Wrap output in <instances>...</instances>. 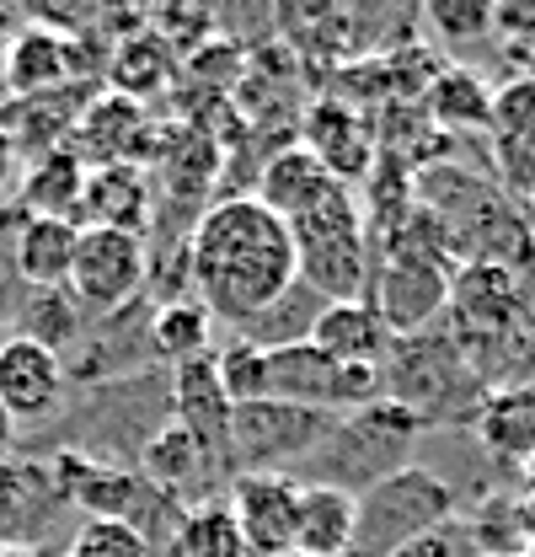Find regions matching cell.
<instances>
[{
	"instance_id": "1",
	"label": "cell",
	"mask_w": 535,
	"mask_h": 557,
	"mask_svg": "<svg viewBox=\"0 0 535 557\" xmlns=\"http://www.w3.org/2000/svg\"><path fill=\"white\" fill-rule=\"evenodd\" d=\"M295 278L289 225L263 199L231 194L203 205L188 231V295L214 317V327H247Z\"/></svg>"
},
{
	"instance_id": "8",
	"label": "cell",
	"mask_w": 535,
	"mask_h": 557,
	"mask_svg": "<svg viewBox=\"0 0 535 557\" xmlns=\"http://www.w3.org/2000/svg\"><path fill=\"white\" fill-rule=\"evenodd\" d=\"M333 413H311L295 403H241L231 413V472L236 478H289L333 429Z\"/></svg>"
},
{
	"instance_id": "37",
	"label": "cell",
	"mask_w": 535,
	"mask_h": 557,
	"mask_svg": "<svg viewBox=\"0 0 535 557\" xmlns=\"http://www.w3.org/2000/svg\"><path fill=\"white\" fill-rule=\"evenodd\" d=\"M520 129H535V75H525V70H514V75H503V86H493V129H487V139L520 135Z\"/></svg>"
},
{
	"instance_id": "7",
	"label": "cell",
	"mask_w": 535,
	"mask_h": 557,
	"mask_svg": "<svg viewBox=\"0 0 535 557\" xmlns=\"http://www.w3.org/2000/svg\"><path fill=\"white\" fill-rule=\"evenodd\" d=\"M461 263H450L445 252H428L418 242H381L375 247V269H370V289L364 300L381 311V322L412 338V333H428L445 322V306H450V278Z\"/></svg>"
},
{
	"instance_id": "21",
	"label": "cell",
	"mask_w": 535,
	"mask_h": 557,
	"mask_svg": "<svg viewBox=\"0 0 535 557\" xmlns=\"http://www.w3.org/2000/svg\"><path fill=\"white\" fill-rule=\"evenodd\" d=\"M75 81L70 65V38L22 16L11 27V44H5V91L11 97H43V91H60Z\"/></svg>"
},
{
	"instance_id": "20",
	"label": "cell",
	"mask_w": 535,
	"mask_h": 557,
	"mask_svg": "<svg viewBox=\"0 0 535 557\" xmlns=\"http://www.w3.org/2000/svg\"><path fill=\"white\" fill-rule=\"evenodd\" d=\"M75 225L145 236V231L155 225V183H150V166H129V161H124V166H97V172H86Z\"/></svg>"
},
{
	"instance_id": "11",
	"label": "cell",
	"mask_w": 535,
	"mask_h": 557,
	"mask_svg": "<svg viewBox=\"0 0 535 557\" xmlns=\"http://www.w3.org/2000/svg\"><path fill=\"white\" fill-rule=\"evenodd\" d=\"M145 274H150V242L145 236L80 225V247H75L65 289L86 311V322H97V317H113L129 300H139L145 295Z\"/></svg>"
},
{
	"instance_id": "33",
	"label": "cell",
	"mask_w": 535,
	"mask_h": 557,
	"mask_svg": "<svg viewBox=\"0 0 535 557\" xmlns=\"http://www.w3.org/2000/svg\"><path fill=\"white\" fill-rule=\"evenodd\" d=\"M214 375H220V386L236 408L268 397V354L252 348L247 338H236V333H225V344H214Z\"/></svg>"
},
{
	"instance_id": "23",
	"label": "cell",
	"mask_w": 535,
	"mask_h": 557,
	"mask_svg": "<svg viewBox=\"0 0 535 557\" xmlns=\"http://www.w3.org/2000/svg\"><path fill=\"white\" fill-rule=\"evenodd\" d=\"M423 119L445 139L456 135H487L493 129V86L482 81V70L471 65H439L434 81L423 86Z\"/></svg>"
},
{
	"instance_id": "13",
	"label": "cell",
	"mask_w": 535,
	"mask_h": 557,
	"mask_svg": "<svg viewBox=\"0 0 535 557\" xmlns=\"http://www.w3.org/2000/svg\"><path fill=\"white\" fill-rule=\"evenodd\" d=\"M70 150L80 156L86 172H97V166H124V161H129V166H145L150 150H161V135H155L145 102H134L124 91L102 86V91L80 108V124H75V135H70Z\"/></svg>"
},
{
	"instance_id": "35",
	"label": "cell",
	"mask_w": 535,
	"mask_h": 557,
	"mask_svg": "<svg viewBox=\"0 0 535 557\" xmlns=\"http://www.w3.org/2000/svg\"><path fill=\"white\" fill-rule=\"evenodd\" d=\"M487 172L493 183L514 199V205H535V129H520V135H498L487 145Z\"/></svg>"
},
{
	"instance_id": "31",
	"label": "cell",
	"mask_w": 535,
	"mask_h": 557,
	"mask_svg": "<svg viewBox=\"0 0 535 557\" xmlns=\"http://www.w3.org/2000/svg\"><path fill=\"white\" fill-rule=\"evenodd\" d=\"M209 338H214V317L194 295L172 300V306H155V317H150V354H155L161 370H177V364H188L199 354H214Z\"/></svg>"
},
{
	"instance_id": "15",
	"label": "cell",
	"mask_w": 535,
	"mask_h": 557,
	"mask_svg": "<svg viewBox=\"0 0 535 557\" xmlns=\"http://www.w3.org/2000/svg\"><path fill=\"white\" fill-rule=\"evenodd\" d=\"M134 472L155 487V493H166L177 509L214 504V498H225V487L236 483L199 440H194L188 429H177V423H166V429L139 450V467H134Z\"/></svg>"
},
{
	"instance_id": "17",
	"label": "cell",
	"mask_w": 535,
	"mask_h": 557,
	"mask_svg": "<svg viewBox=\"0 0 535 557\" xmlns=\"http://www.w3.org/2000/svg\"><path fill=\"white\" fill-rule=\"evenodd\" d=\"M295 498H300V487L289 478H236L225 487V509L241 531L247 557L295 553Z\"/></svg>"
},
{
	"instance_id": "34",
	"label": "cell",
	"mask_w": 535,
	"mask_h": 557,
	"mask_svg": "<svg viewBox=\"0 0 535 557\" xmlns=\"http://www.w3.org/2000/svg\"><path fill=\"white\" fill-rule=\"evenodd\" d=\"M161 75H166V44L150 38V33H139V38H129V44H119L113 60H108V86L124 91V97H134V102H139L145 91H155Z\"/></svg>"
},
{
	"instance_id": "14",
	"label": "cell",
	"mask_w": 535,
	"mask_h": 557,
	"mask_svg": "<svg viewBox=\"0 0 535 557\" xmlns=\"http://www.w3.org/2000/svg\"><path fill=\"white\" fill-rule=\"evenodd\" d=\"M70 381L60 354H49L33 338L5 333L0 338V408L16 418V429H49L65 413Z\"/></svg>"
},
{
	"instance_id": "28",
	"label": "cell",
	"mask_w": 535,
	"mask_h": 557,
	"mask_svg": "<svg viewBox=\"0 0 535 557\" xmlns=\"http://www.w3.org/2000/svg\"><path fill=\"white\" fill-rule=\"evenodd\" d=\"M353 547V498L337 487H300L295 498V553L348 557Z\"/></svg>"
},
{
	"instance_id": "42",
	"label": "cell",
	"mask_w": 535,
	"mask_h": 557,
	"mask_svg": "<svg viewBox=\"0 0 535 557\" xmlns=\"http://www.w3.org/2000/svg\"><path fill=\"white\" fill-rule=\"evenodd\" d=\"M16 445H22V429H16V418L0 408V461H5V456H16Z\"/></svg>"
},
{
	"instance_id": "32",
	"label": "cell",
	"mask_w": 535,
	"mask_h": 557,
	"mask_svg": "<svg viewBox=\"0 0 535 557\" xmlns=\"http://www.w3.org/2000/svg\"><path fill=\"white\" fill-rule=\"evenodd\" d=\"M172 557H247L241 531H236V520H231L225 498L199 504V509H188V515H183L177 542H172Z\"/></svg>"
},
{
	"instance_id": "12",
	"label": "cell",
	"mask_w": 535,
	"mask_h": 557,
	"mask_svg": "<svg viewBox=\"0 0 535 557\" xmlns=\"http://www.w3.org/2000/svg\"><path fill=\"white\" fill-rule=\"evenodd\" d=\"M150 317H155V306L139 295L124 311L86 322V333L60 359L70 392H86V386H102V381H124V375H139V370H161L155 354H150Z\"/></svg>"
},
{
	"instance_id": "41",
	"label": "cell",
	"mask_w": 535,
	"mask_h": 557,
	"mask_svg": "<svg viewBox=\"0 0 535 557\" xmlns=\"http://www.w3.org/2000/svg\"><path fill=\"white\" fill-rule=\"evenodd\" d=\"M22 22V11H0V108L11 102V91H5V44H11V27Z\"/></svg>"
},
{
	"instance_id": "38",
	"label": "cell",
	"mask_w": 535,
	"mask_h": 557,
	"mask_svg": "<svg viewBox=\"0 0 535 557\" xmlns=\"http://www.w3.org/2000/svg\"><path fill=\"white\" fill-rule=\"evenodd\" d=\"M423 22L445 38V44H482V33L493 27V5H482V0H434L428 11H423Z\"/></svg>"
},
{
	"instance_id": "22",
	"label": "cell",
	"mask_w": 535,
	"mask_h": 557,
	"mask_svg": "<svg viewBox=\"0 0 535 557\" xmlns=\"http://www.w3.org/2000/svg\"><path fill=\"white\" fill-rule=\"evenodd\" d=\"M311 344L322 348V354H333L337 364L381 370L391 344H397V333L381 322V311L370 300H327V311L311 327Z\"/></svg>"
},
{
	"instance_id": "9",
	"label": "cell",
	"mask_w": 535,
	"mask_h": 557,
	"mask_svg": "<svg viewBox=\"0 0 535 557\" xmlns=\"http://www.w3.org/2000/svg\"><path fill=\"white\" fill-rule=\"evenodd\" d=\"M75 525L80 515L70 509L43 456L16 450L0 461V547H27L49 557V547H70Z\"/></svg>"
},
{
	"instance_id": "4",
	"label": "cell",
	"mask_w": 535,
	"mask_h": 557,
	"mask_svg": "<svg viewBox=\"0 0 535 557\" xmlns=\"http://www.w3.org/2000/svg\"><path fill=\"white\" fill-rule=\"evenodd\" d=\"M381 397L418 413L428 434L434 429H471L482 403H487L482 381L471 375L466 354L450 338L445 322L391 344L386 364H381Z\"/></svg>"
},
{
	"instance_id": "5",
	"label": "cell",
	"mask_w": 535,
	"mask_h": 557,
	"mask_svg": "<svg viewBox=\"0 0 535 557\" xmlns=\"http://www.w3.org/2000/svg\"><path fill=\"white\" fill-rule=\"evenodd\" d=\"M284 225H289V242H295L300 284H311L322 300H364L375 247H370L364 209L353 199V188L333 183L306 214H295Z\"/></svg>"
},
{
	"instance_id": "25",
	"label": "cell",
	"mask_w": 535,
	"mask_h": 557,
	"mask_svg": "<svg viewBox=\"0 0 535 557\" xmlns=\"http://www.w3.org/2000/svg\"><path fill=\"white\" fill-rule=\"evenodd\" d=\"M337 177L306 150V145H284V150H273L263 161V172H258V194L252 199H263L278 220H295V214H306V209L316 205L327 188H333Z\"/></svg>"
},
{
	"instance_id": "29",
	"label": "cell",
	"mask_w": 535,
	"mask_h": 557,
	"mask_svg": "<svg viewBox=\"0 0 535 557\" xmlns=\"http://www.w3.org/2000/svg\"><path fill=\"white\" fill-rule=\"evenodd\" d=\"M327 311V300L311 289V284H289L273 306H263L247 327H236V338H247L252 348H263V354H278V348H295V344H311V327H316V317Z\"/></svg>"
},
{
	"instance_id": "24",
	"label": "cell",
	"mask_w": 535,
	"mask_h": 557,
	"mask_svg": "<svg viewBox=\"0 0 535 557\" xmlns=\"http://www.w3.org/2000/svg\"><path fill=\"white\" fill-rule=\"evenodd\" d=\"M80 247V225L75 220H43V214H16L11 231V269L27 289H60L70 278Z\"/></svg>"
},
{
	"instance_id": "40",
	"label": "cell",
	"mask_w": 535,
	"mask_h": 557,
	"mask_svg": "<svg viewBox=\"0 0 535 557\" xmlns=\"http://www.w3.org/2000/svg\"><path fill=\"white\" fill-rule=\"evenodd\" d=\"M16 183H22V156H16L11 135L0 129V214L16 205Z\"/></svg>"
},
{
	"instance_id": "6",
	"label": "cell",
	"mask_w": 535,
	"mask_h": 557,
	"mask_svg": "<svg viewBox=\"0 0 535 557\" xmlns=\"http://www.w3.org/2000/svg\"><path fill=\"white\" fill-rule=\"evenodd\" d=\"M461 509V487L445 472H434L428 461H412L391 472L386 483L353 498V547L348 557H391L407 542L450 525Z\"/></svg>"
},
{
	"instance_id": "10",
	"label": "cell",
	"mask_w": 535,
	"mask_h": 557,
	"mask_svg": "<svg viewBox=\"0 0 535 557\" xmlns=\"http://www.w3.org/2000/svg\"><path fill=\"white\" fill-rule=\"evenodd\" d=\"M268 397L343 418L381 403V370H353V364H337L316 344H295L268 354Z\"/></svg>"
},
{
	"instance_id": "16",
	"label": "cell",
	"mask_w": 535,
	"mask_h": 557,
	"mask_svg": "<svg viewBox=\"0 0 535 557\" xmlns=\"http://www.w3.org/2000/svg\"><path fill=\"white\" fill-rule=\"evenodd\" d=\"M102 86L91 81H70L60 91H43V97H11L0 108V129L11 135L22 166L38 161V156H54V150H70V135L80 124V108L97 97Z\"/></svg>"
},
{
	"instance_id": "2",
	"label": "cell",
	"mask_w": 535,
	"mask_h": 557,
	"mask_svg": "<svg viewBox=\"0 0 535 557\" xmlns=\"http://www.w3.org/2000/svg\"><path fill=\"white\" fill-rule=\"evenodd\" d=\"M172 423V370H139L70 392L65 413L43 429V456L75 450L108 467H139V450Z\"/></svg>"
},
{
	"instance_id": "27",
	"label": "cell",
	"mask_w": 535,
	"mask_h": 557,
	"mask_svg": "<svg viewBox=\"0 0 535 557\" xmlns=\"http://www.w3.org/2000/svg\"><path fill=\"white\" fill-rule=\"evenodd\" d=\"M471 434L482 440V450L493 461H535V392L514 386V392H487L482 413L471 423Z\"/></svg>"
},
{
	"instance_id": "18",
	"label": "cell",
	"mask_w": 535,
	"mask_h": 557,
	"mask_svg": "<svg viewBox=\"0 0 535 557\" xmlns=\"http://www.w3.org/2000/svg\"><path fill=\"white\" fill-rule=\"evenodd\" d=\"M231 413H236V403L225 397V386L214 375V354H199L172 370V423L188 429L225 472H231Z\"/></svg>"
},
{
	"instance_id": "30",
	"label": "cell",
	"mask_w": 535,
	"mask_h": 557,
	"mask_svg": "<svg viewBox=\"0 0 535 557\" xmlns=\"http://www.w3.org/2000/svg\"><path fill=\"white\" fill-rule=\"evenodd\" d=\"M11 333L16 338H33V344H43L49 354H60L65 359L75 338L86 333V311L75 306V295H70L65 284L60 289H27L22 295V311H16V322H11Z\"/></svg>"
},
{
	"instance_id": "19",
	"label": "cell",
	"mask_w": 535,
	"mask_h": 557,
	"mask_svg": "<svg viewBox=\"0 0 535 557\" xmlns=\"http://www.w3.org/2000/svg\"><path fill=\"white\" fill-rule=\"evenodd\" d=\"M306 150L333 172L343 188L364 183L370 166H375V156H381L370 119H364L353 102H343V97H322V102L306 113Z\"/></svg>"
},
{
	"instance_id": "36",
	"label": "cell",
	"mask_w": 535,
	"mask_h": 557,
	"mask_svg": "<svg viewBox=\"0 0 535 557\" xmlns=\"http://www.w3.org/2000/svg\"><path fill=\"white\" fill-rule=\"evenodd\" d=\"M65 553L75 557H155L150 542L124 520H80Z\"/></svg>"
},
{
	"instance_id": "44",
	"label": "cell",
	"mask_w": 535,
	"mask_h": 557,
	"mask_svg": "<svg viewBox=\"0 0 535 557\" xmlns=\"http://www.w3.org/2000/svg\"><path fill=\"white\" fill-rule=\"evenodd\" d=\"M284 557H306V553H284Z\"/></svg>"
},
{
	"instance_id": "26",
	"label": "cell",
	"mask_w": 535,
	"mask_h": 557,
	"mask_svg": "<svg viewBox=\"0 0 535 557\" xmlns=\"http://www.w3.org/2000/svg\"><path fill=\"white\" fill-rule=\"evenodd\" d=\"M80 188H86V166L75 150H54L22 166L16 183V214H43V220H75L80 209Z\"/></svg>"
},
{
	"instance_id": "43",
	"label": "cell",
	"mask_w": 535,
	"mask_h": 557,
	"mask_svg": "<svg viewBox=\"0 0 535 557\" xmlns=\"http://www.w3.org/2000/svg\"><path fill=\"white\" fill-rule=\"evenodd\" d=\"M0 557H43V553H27V547H0Z\"/></svg>"
},
{
	"instance_id": "39",
	"label": "cell",
	"mask_w": 535,
	"mask_h": 557,
	"mask_svg": "<svg viewBox=\"0 0 535 557\" xmlns=\"http://www.w3.org/2000/svg\"><path fill=\"white\" fill-rule=\"evenodd\" d=\"M391 557H476V547H471L466 525H461V520H450V525H439V531H428V536L407 542V547L391 553Z\"/></svg>"
},
{
	"instance_id": "3",
	"label": "cell",
	"mask_w": 535,
	"mask_h": 557,
	"mask_svg": "<svg viewBox=\"0 0 535 557\" xmlns=\"http://www.w3.org/2000/svg\"><path fill=\"white\" fill-rule=\"evenodd\" d=\"M428 440L423 418L397 408V403H370L359 413H343L327 429V440L289 472L295 487H337L348 498L370 493L375 483H386L391 472L418 461V445Z\"/></svg>"
}]
</instances>
